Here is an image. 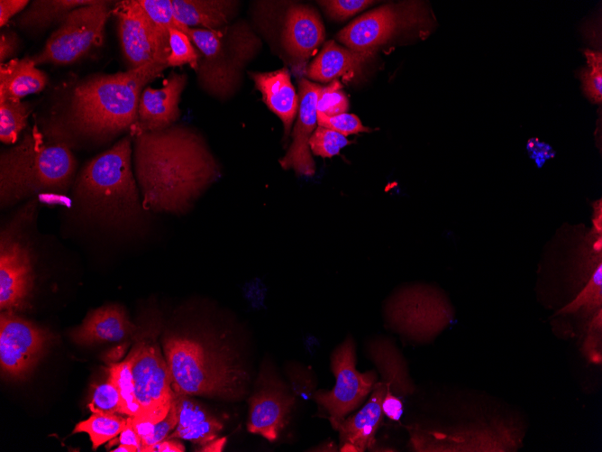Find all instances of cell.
I'll use <instances>...</instances> for the list:
<instances>
[{"mask_svg": "<svg viewBox=\"0 0 602 452\" xmlns=\"http://www.w3.org/2000/svg\"><path fill=\"white\" fill-rule=\"evenodd\" d=\"M133 171L146 210L182 214L222 176L200 133L185 125L131 131Z\"/></svg>", "mask_w": 602, "mask_h": 452, "instance_id": "6da1fadb", "label": "cell"}, {"mask_svg": "<svg viewBox=\"0 0 602 452\" xmlns=\"http://www.w3.org/2000/svg\"><path fill=\"white\" fill-rule=\"evenodd\" d=\"M166 68L167 60L155 59L136 69L94 74L68 85L52 103L41 130L72 147L130 131L137 122L143 89Z\"/></svg>", "mask_w": 602, "mask_h": 452, "instance_id": "7a4b0ae2", "label": "cell"}, {"mask_svg": "<svg viewBox=\"0 0 602 452\" xmlns=\"http://www.w3.org/2000/svg\"><path fill=\"white\" fill-rule=\"evenodd\" d=\"M132 143L131 134L124 136L78 172L72 190L80 211L114 225L141 223L146 209L132 166Z\"/></svg>", "mask_w": 602, "mask_h": 452, "instance_id": "3957f363", "label": "cell"}, {"mask_svg": "<svg viewBox=\"0 0 602 452\" xmlns=\"http://www.w3.org/2000/svg\"><path fill=\"white\" fill-rule=\"evenodd\" d=\"M77 176L72 146L37 125L0 155V202L14 205L40 193L65 192Z\"/></svg>", "mask_w": 602, "mask_h": 452, "instance_id": "277c9868", "label": "cell"}, {"mask_svg": "<svg viewBox=\"0 0 602 452\" xmlns=\"http://www.w3.org/2000/svg\"><path fill=\"white\" fill-rule=\"evenodd\" d=\"M163 347L173 392L222 399L243 392L248 375L228 346L173 335Z\"/></svg>", "mask_w": 602, "mask_h": 452, "instance_id": "5b68a950", "label": "cell"}, {"mask_svg": "<svg viewBox=\"0 0 602 452\" xmlns=\"http://www.w3.org/2000/svg\"><path fill=\"white\" fill-rule=\"evenodd\" d=\"M187 35L200 52L196 70L200 88L219 101L232 98L261 47L260 37L243 20L218 30L188 28Z\"/></svg>", "mask_w": 602, "mask_h": 452, "instance_id": "8992f818", "label": "cell"}, {"mask_svg": "<svg viewBox=\"0 0 602 452\" xmlns=\"http://www.w3.org/2000/svg\"><path fill=\"white\" fill-rule=\"evenodd\" d=\"M114 2L96 0L69 12L50 34L43 49L31 56L36 66L74 63L102 45Z\"/></svg>", "mask_w": 602, "mask_h": 452, "instance_id": "52a82bcc", "label": "cell"}, {"mask_svg": "<svg viewBox=\"0 0 602 452\" xmlns=\"http://www.w3.org/2000/svg\"><path fill=\"white\" fill-rule=\"evenodd\" d=\"M127 357L141 410L138 418L161 420L170 409L173 390L169 369L159 346L150 339L141 340Z\"/></svg>", "mask_w": 602, "mask_h": 452, "instance_id": "ba28073f", "label": "cell"}, {"mask_svg": "<svg viewBox=\"0 0 602 452\" xmlns=\"http://www.w3.org/2000/svg\"><path fill=\"white\" fill-rule=\"evenodd\" d=\"M426 18L423 2L388 4L355 19L336 38L351 50L375 51L403 30L422 25Z\"/></svg>", "mask_w": 602, "mask_h": 452, "instance_id": "9c48e42d", "label": "cell"}, {"mask_svg": "<svg viewBox=\"0 0 602 452\" xmlns=\"http://www.w3.org/2000/svg\"><path fill=\"white\" fill-rule=\"evenodd\" d=\"M355 364L354 342L348 337L335 348L331 357V366L336 380L334 387L330 391L315 393V400L328 412L334 429L349 412L361 404L377 380L374 371L360 373Z\"/></svg>", "mask_w": 602, "mask_h": 452, "instance_id": "30bf717a", "label": "cell"}, {"mask_svg": "<svg viewBox=\"0 0 602 452\" xmlns=\"http://www.w3.org/2000/svg\"><path fill=\"white\" fill-rule=\"evenodd\" d=\"M112 13L116 17L117 35L128 69L155 59H168L169 32L154 24L138 0L119 1Z\"/></svg>", "mask_w": 602, "mask_h": 452, "instance_id": "8fae6325", "label": "cell"}, {"mask_svg": "<svg viewBox=\"0 0 602 452\" xmlns=\"http://www.w3.org/2000/svg\"><path fill=\"white\" fill-rule=\"evenodd\" d=\"M19 225L11 224L0 237V309L15 313L26 309L33 289L30 249L20 235Z\"/></svg>", "mask_w": 602, "mask_h": 452, "instance_id": "7c38bea8", "label": "cell"}, {"mask_svg": "<svg viewBox=\"0 0 602 452\" xmlns=\"http://www.w3.org/2000/svg\"><path fill=\"white\" fill-rule=\"evenodd\" d=\"M49 340L48 334L14 312L0 316V366L6 376L24 378L36 365Z\"/></svg>", "mask_w": 602, "mask_h": 452, "instance_id": "4fadbf2b", "label": "cell"}, {"mask_svg": "<svg viewBox=\"0 0 602 452\" xmlns=\"http://www.w3.org/2000/svg\"><path fill=\"white\" fill-rule=\"evenodd\" d=\"M249 403L248 430L273 441L287 425L295 398L276 376L266 375Z\"/></svg>", "mask_w": 602, "mask_h": 452, "instance_id": "5bb4252c", "label": "cell"}, {"mask_svg": "<svg viewBox=\"0 0 602 452\" xmlns=\"http://www.w3.org/2000/svg\"><path fill=\"white\" fill-rule=\"evenodd\" d=\"M319 84L301 78L298 82V116L292 132V143L279 160L284 170H294L297 174L313 176L315 163L311 154L309 139L317 124V100L322 89Z\"/></svg>", "mask_w": 602, "mask_h": 452, "instance_id": "9a60e30c", "label": "cell"}, {"mask_svg": "<svg viewBox=\"0 0 602 452\" xmlns=\"http://www.w3.org/2000/svg\"><path fill=\"white\" fill-rule=\"evenodd\" d=\"M187 76L172 72L161 88L146 87L140 97L138 118L131 131H159L174 125L180 115L179 102Z\"/></svg>", "mask_w": 602, "mask_h": 452, "instance_id": "2e32d148", "label": "cell"}, {"mask_svg": "<svg viewBox=\"0 0 602 452\" xmlns=\"http://www.w3.org/2000/svg\"><path fill=\"white\" fill-rule=\"evenodd\" d=\"M325 37L318 13L310 5H292L287 12L282 32V44L298 66L306 67Z\"/></svg>", "mask_w": 602, "mask_h": 452, "instance_id": "e0dca14e", "label": "cell"}, {"mask_svg": "<svg viewBox=\"0 0 602 452\" xmlns=\"http://www.w3.org/2000/svg\"><path fill=\"white\" fill-rule=\"evenodd\" d=\"M388 383L376 382L366 404L355 415L343 420L335 429L340 433L342 451H363L375 444V434L382 420V401Z\"/></svg>", "mask_w": 602, "mask_h": 452, "instance_id": "ac0fdd59", "label": "cell"}, {"mask_svg": "<svg viewBox=\"0 0 602 452\" xmlns=\"http://www.w3.org/2000/svg\"><path fill=\"white\" fill-rule=\"evenodd\" d=\"M137 327L119 305L103 306L90 311L83 322L74 328L70 337L79 345L120 342L132 337Z\"/></svg>", "mask_w": 602, "mask_h": 452, "instance_id": "d6986e66", "label": "cell"}, {"mask_svg": "<svg viewBox=\"0 0 602 452\" xmlns=\"http://www.w3.org/2000/svg\"><path fill=\"white\" fill-rule=\"evenodd\" d=\"M248 74L261 93L263 102L282 121L284 139H287L299 107V97L292 85L288 69L282 68L269 72L249 71Z\"/></svg>", "mask_w": 602, "mask_h": 452, "instance_id": "ffe728a7", "label": "cell"}, {"mask_svg": "<svg viewBox=\"0 0 602 452\" xmlns=\"http://www.w3.org/2000/svg\"><path fill=\"white\" fill-rule=\"evenodd\" d=\"M178 424L167 438H180L200 446L218 438L223 423L189 395L173 392Z\"/></svg>", "mask_w": 602, "mask_h": 452, "instance_id": "44dd1931", "label": "cell"}, {"mask_svg": "<svg viewBox=\"0 0 602 452\" xmlns=\"http://www.w3.org/2000/svg\"><path fill=\"white\" fill-rule=\"evenodd\" d=\"M374 51H355L342 47L331 40L308 65L305 75L318 82H329L342 77L350 79L362 64L373 55Z\"/></svg>", "mask_w": 602, "mask_h": 452, "instance_id": "7402d4cb", "label": "cell"}, {"mask_svg": "<svg viewBox=\"0 0 602 452\" xmlns=\"http://www.w3.org/2000/svg\"><path fill=\"white\" fill-rule=\"evenodd\" d=\"M234 0H172L176 20L189 28L218 30L231 23L239 11Z\"/></svg>", "mask_w": 602, "mask_h": 452, "instance_id": "603a6c76", "label": "cell"}, {"mask_svg": "<svg viewBox=\"0 0 602 452\" xmlns=\"http://www.w3.org/2000/svg\"><path fill=\"white\" fill-rule=\"evenodd\" d=\"M47 83V74L37 68L31 56L0 65V99L22 100L43 90Z\"/></svg>", "mask_w": 602, "mask_h": 452, "instance_id": "cb8c5ba5", "label": "cell"}, {"mask_svg": "<svg viewBox=\"0 0 602 452\" xmlns=\"http://www.w3.org/2000/svg\"><path fill=\"white\" fill-rule=\"evenodd\" d=\"M96 0H34L20 13L15 25L25 33L36 35L51 24L61 23L72 10L93 4Z\"/></svg>", "mask_w": 602, "mask_h": 452, "instance_id": "d4e9b609", "label": "cell"}, {"mask_svg": "<svg viewBox=\"0 0 602 452\" xmlns=\"http://www.w3.org/2000/svg\"><path fill=\"white\" fill-rule=\"evenodd\" d=\"M127 423V418L114 413H92L86 420L78 423L72 434L87 433L92 442V448L96 450L106 441L119 436Z\"/></svg>", "mask_w": 602, "mask_h": 452, "instance_id": "484cf974", "label": "cell"}, {"mask_svg": "<svg viewBox=\"0 0 602 452\" xmlns=\"http://www.w3.org/2000/svg\"><path fill=\"white\" fill-rule=\"evenodd\" d=\"M31 107L28 103L15 99H0V140L5 144L15 143L27 126Z\"/></svg>", "mask_w": 602, "mask_h": 452, "instance_id": "4316f807", "label": "cell"}, {"mask_svg": "<svg viewBox=\"0 0 602 452\" xmlns=\"http://www.w3.org/2000/svg\"><path fill=\"white\" fill-rule=\"evenodd\" d=\"M132 428L141 442V452H149V449L168 438L178 424V412L175 401L167 415L160 421H150L138 417H128Z\"/></svg>", "mask_w": 602, "mask_h": 452, "instance_id": "83f0119b", "label": "cell"}, {"mask_svg": "<svg viewBox=\"0 0 602 452\" xmlns=\"http://www.w3.org/2000/svg\"><path fill=\"white\" fill-rule=\"evenodd\" d=\"M108 378L117 387L123 402V414L127 417H139L141 414L140 407L134 395L132 374L129 358L114 364L108 369Z\"/></svg>", "mask_w": 602, "mask_h": 452, "instance_id": "f1b7e54d", "label": "cell"}, {"mask_svg": "<svg viewBox=\"0 0 602 452\" xmlns=\"http://www.w3.org/2000/svg\"><path fill=\"white\" fill-rule=\"evenodd\" d=\"M169 45L170 52L167 59L168 67H179L184 64H189L195 71L197 69L199 53L185 32L178 29H169Z\"/></svg>", "mask_w": 602, "mask_h": 452, "instance_id": "f546056e", "label": "cell"}, {"mask_svg": "<svg viewBox=\"0 0 602 452\" xmlns=\"http://www.w3.org/2000/svg\"><path fill=\"white\" fill-rule=\"evenodd\" d=\"M588 64V69H580L579 76L582 81V89L594 103H600L602 97V55L600 51L585 50Z\"/></svg>", "mask_w": 602, "mask_h": 452, "instance_id": "4dcf8cb0", "label": "cell"}, {"mask_svg": "<svg viewBox=\"0 0 602 452\" xmlns=\"http://www.w3.org/2000/svg\"><path fill=\"white\" fill-rule=\"evenodd\" d=\"M351 143L342 134L317 125L309 139L311 152L323 158L338 155L340 151Z\"/></svg>", "mask_w": 602, "mask_h": 452, "instance_id": "1f68e13d", "label": "cell"}, {"mask_svg": "<svg viewBox=\"0 0 602 452\" xmlns=\"http://www.w3.org/2000/svg\"><path fill=\"white\" fill-rule=\"evenodd\" d=\"M88 408L92 413L123 414V402L115 384L108 378L94 386Z\"/></svg>", "mask_w": 602, "mask_h": 452, "instance_id": "d6a6232c", "label": "cell"}, {"mask_svg": "<svg viewBox=\"0 0 602 452\" xmlns=\"http://www.w3.org/2000/svg\"><path fill=\"white\" fill-rule=\"evenodd\" d=\"M154 24L169 32V29H178L186 34L188 28L178 23L173 13L172 0H138Z\"/></svg>", "mask_w": 602, "mask_h": 452, "instance_id": "836d02e7", "label": "cell"}, {"mask_svg": "<svg viewBox=\"0 0 602 452\" xmlns=\"http://www.w3.org/2000/svg\"><path fill=\"white\" fill-rule=\"evenodd\" d=\"M316 108L317 112L327 116H334L348 111L349 100L339 80L334 79L326 87L322 88Z\"/></svg>", "mask_w": 602, "mask_h": 452, "instance_id": "e575fe53", "label": "cell"}, {"mask_svg": "<svg viewBox=\"0 0 602 452\" xmlns=\"http://www.w3.org/2000/svg\"><path fill=\"white\" fill-rule=\"evenodd\" d=\"M317 125L336 131L344 136L359 133L372 132V129L365 127L361 124L357 115L347 113L334 116H327L323 113L317 112Z\"/></svg>", "mask_w": 602, "mask_h": 452, "instance_id": "d590c367", "label": "cell"}, {"mask_svg": "<svg viewBox=\"0 0 602 452\" xmlns=\"http://www.w3.org/2000/svg\"><path fill=\"white\" fill-rule=\"evenodd\" d=\"M317 3L327 15L334 20H344L367 8L374 2L369 0H324Z\"/></svg>", "mask_w": 602, "mask_h": 452, "instance_id": "8d00e7d4", "label": "cell"}, {"mask_svg": "<svg viewBox=\"0 0 602 452\" xmlns=\"http://www.w3.org/2000/svg\"><path fill=\"white\" fill-rule=\"evenodd\" d=\"M20 48V38L14 31H2L0 33V62H6L13 58Z\"/></svg>", "mask_w": 602, "mask_h": 452, "instance_id": "74e56055", "label": "cell"}, {"mask_svg": "<svg viewBox=\"0 0 602 452\" xmlns=\"http://www.w3.org/2000/svg\"><path fill=\"white\" fill-rule=\"evenodd\" d=\"M30 4L27 0H1L0 26H5L10 19L22 13Z\"/></svg>", "mask_w": 602, "mask_h": 452, "instance_id": "f35d334b", "label": "cell"}, {"mask_svg": "<svg viewBox=\"0 0 602 452\" xmlns=\"http://www.w3.org/2000/svg\"><path fill=\"white\" fill-rule=\"evenodd\" d=\"M382 410L390 420H399L403 413V403L397 396L386 392L382 401Z\"/></svg>", "mask_w": 602, "mask_h": 452, "instance_id": "ab89813d", "label": "cell"}, {"mask_svg": "<svg viewBox=\"0 0 602 452\" xmlns=\"http://www.w3.org/2000/svg\"><path fill=\"white\" fill-rule=\"evenodd\" d=\"M118 441L120 444L135 447L141 452V442L136 431L132 428L127 418V423L119 434Z\"/></svg>", "mask_w": 602, "mask_h": 452, "instance_id": "60d3db41", "label": "cell"}, {"mask_svg": "<svg viewBox=\"0 0 602 452\" xmlns=\"http://www.w3.org/2000/svg\"><path fill=\"white\" fill-rule=\"evenodd\" d=\"M184 445L174 438H165L152 446L149 452H184Z\"/></svg>", "mask_w": 602, "mask_h": 452, "instance_id": "b9f144b4", "label": "cell"}, {"mask_svg": "<svg viewBox=\"0 0 602 452\" xmlns=\"http://www.w3.org/2000/svg\"><path fill=\"white\" fill-rule=\"evenodd\" d=\"M226 443V438H217L206 445L201 447L200 451L220 452Z\"/></svg>", "mask_w": 602, "mask_h": 452, "instance_id": "7bdbcfd3", "label": "cell"}, {"mask_svg": "<svg viewBox=\"0 0 602 452\" xmlns=\"http://www.w3.org/2000/svg\"><path fill=\"white\" fill-rule=\"evenodd\" d=\"M113 452H137L138 449L135 447L120 444L116 448L111 450Z\"/></svg>", "mask_w": 602, "mask_h": 452, "instance_id": "ee69618b", "label": "cell"}, {"mask_svg": "<svg viewBox=\"0 0 602 452\" xmlns=\"http://www.w3.org/2000/svg\"><path fill=\"white\" fill-rule=\"evenodd\" d=\"M590 361L594 364H600L601 356L597 353H593L590 355Z\"/></svg>", "mask_w": 602, "mask_h": 452, "instance_id": "f6af8a7d", "label": "cell"}, {"mask_svg": "<svg viewBox=\"0 0 602 452\" xmlns=\"http://www.w3.org/2000/svg\"><path fill=\"white\" fill-rule=\"evenodd\" d=\"M451 439L456 443H461L464 441V438L461 436H452L451 437Z\"/></svg>", "mask_w": 602, "mask_h": 452, "instance_id": "bcb514c9", "label": "cell"}, {"mask_svg": "<svg viewBox=\"0 0 602 452\" xmlns=\"http://www.w3.org/2000/svg\"><path fill=\"white\" fill-rule=\"evenodd\" d=\"M593 248H594L595 251H600V250H601V240H600V239H598V240L594 244Z\"/></svg>", "mask_w": 602, "mask_h": 452, "instance_id": "7dc6e473", "label": "cell"}]
</instances>
